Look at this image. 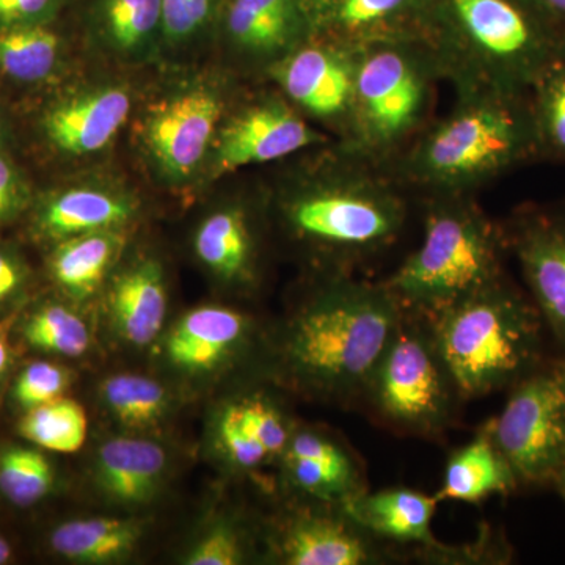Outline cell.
<instances>
[{"mask_svg": "<svg viewBox=\"0 0 565 565\" xmlns=\"http://www.w3.org/2000/svg\"><path fill=\"white\" fill-rule=\"evenodd\" d=\"M24 282V270L10 253L0 250V303L14 296Z\"/></svg>", "mask_w": 565, "mask_h": 565, "instance_id": "60d3db41", "label": "cell"}, {"mask_svg": "<svg viewBox=\"0 0 565 565\" xmlns=\"http://www.w3.org/2000/svg\"><path fill=\"white\" fill-rule=\"evenodd\" d=\"M24 337L32 348L65 356H81L90 349V330L79 315L63 305H46L31 316Z\"/></svg>", "mask_w": 565, "mask_h": 565, "instance_id": "1f68e13d", "label": "cell"}, {"mask_svg": "<svg viewBox=\"0 0 565 565\" xmlns=\"http://www.w3.org/2000/svg\"><path fill=\"white\" fill-rule=\"evenodd\" d=\"M553 487L559 492L561 497L565 501V463L561 467V470L557 471L556 478L553 479Z\"/></svg>", "mask_w": 565, "mask_h": 565, "instance_id": "ee69618b", "label": "cell"}, {"mask_svg": "<svg viewBox=\"0 0 565 565\" xmlns=\"http://www.w3.org/2000/svg\"><path fill=\"white\" fill-rule=\"evenodd\" d=\"M199 258L225 280H244L252 275L255 237L247 214L239 207L215 212L195 236Z\"/></svg>", "mask_w": 565, "mask_h": 565, "instance_id": "484cf974", "label": "cell"}, {"mask_svg": "<svg viewBox=\"0 0 565 565\" xmlns=\"http://www.w3.org/2000/svg\"><path fill=\"white\" fill-rule=\"evenodd\" d=\"M503 232L545 329L565 356V202L522 207Z\"/></svg>", "mask_w": 565, "mask_h": 565, "instance_id": "8fae6325", "label": "cell"}, {"mask_svg": "<svg viewBox=\"0 0 565 565\" xmlns=\"http://www.w3.org/2000/svg\"><path fill=\"white\" fill-rule=\"evenodd\" d=\"M141 537V527L134 520H71L51 535V545L58 555L76 563H110L128 556Z\"/></svg>", "mask_w": 565, "mask_h": 565, "instance_id": "4316f807", "label": "cell"}, {"mask_svg": "<svg viewBox=\"0 0 565 565\" xmlns=\"http://www.w3.org/2000/svg\"><path fill=\"white\" fill-rule=\"evenodd\" d=\"M11 557V548L9 545V542L3 541L2 537H0V565L9 563Z\"/></svg>", "mask_w": 565, "mask_h": 565, "instance_id": "f6af8a7d", "label": "cell"}, {"mask_svg": "<svg viewBox=\"0 0 565 565\" xmlns=\"http://www.w3.org/2000/svg\"><path fill=\"white\" fill-rule=\"evenodd\" d=\"M419 40L456 92L530 96L541 74L563 57L561 41L515 0H445Z\"/></svg>", "mask_w": 565, "mask_h": 565, "instance_id": "3957f363", "label": "cell"}, {"mask_svg": "<svg viewBox=\"0 0 565 565\" xmlns=\"http://www.w3.org/2000/svg\"><path fill=\"white\" fill-rule=\"evenodd\" d=\"M0 136H2V117H0Z\"/></svg>", "mask_w": 565, "mask_h": 565, "instance_id": "c3c4849f", "label": "cell"}, {"mask_svg": "<svg viewBox=\"0 0 565 565\" xmlns=\"http://www.w3.org/2000/svg\"><path fill=\"white\" fill-rule=\"evenodd\" d=\"M423 223L422 244L384 280L403 310L433 318L505 277L503 226L471 193L429 195Z\"/></svg>", "mask_w": 565, "mask_h": 565, "instance_id": "8992f818", "label": "cell"}, {"mask_svg": "<svg viewBox=\"0 0 565 565\" xmlns=\"http://www.w3.org/2000/svg\"><path fill=\"white\" fill-rule=\"evenodd\" d=\"M270 550L286 565H382L404 557L363 530L343 504L319 501L286 515Z\"/></svg>", "mask_w": 565, "mask_h": 565, "instance_id": "30bf717a", "label": "cell"}, {"mask_svg": "<svg viewBox=\"0 0 565 565\" xmlns=\"http://www.w3.org/2000/svg\"><path fill=\"white\" fill-rule=\"evenodd\" d=\"M52 484L50 460L35 449L10 448L0 456V492L11 503L21 508L39 503Z\"/></svg>", "mask_w": 565, "mask_h": 565, "instance_id": "d6a6232c", "label": "cell"}, {"mask_svg": "<svg viewBox=\"0 0 565 565\" xmlns=\"http://www.w3.org/2000/svg\"><path fill=\"white\" fill-rule=\"evenodd\" d=\"M539 154L565 161V58L541 74L530 92Z\"/></svg>", "mask_w": 565, "mask_h": 565, "instance_id": "f546056e", "label": "cell"}, {"mask_svg": "<svg viewBox=\"0 0 565 565\" xmlns=\"http://www.w3.org/2000/svg\"><path fill=\"white\" fill-rule=\"evenodd\" d=\"M520 487L552 486L565 463V370L544 362L509 390L486 423Z\"/></svg>", "mask_w": 565, "mask_h": 565, "instance_id": "9c48e42d", "label": "cell"}, {"mask_svg": "<svg viewBox=\"0 0 565 565\" xmlns=\"http://www.w3.org/2000/svg\"><path fill=\"white\" fill-rule=\"evenodd\" d=\"M427 319L463 403L511 390L544 363V319L505 277Z\"/></svg>", "mask_w": 565, "mask_h": 565, "instance_id": "277c9868", "label": "cell"}, {"mask_svg": "<svg viewBox=\"0 0 565 565\" xmlns=\"http://www.w3.org/2000/svg\"><path fill=\"white\" fill-rule=\"evenodd\" d=\"M401 318L403 307L384 281L329 275L323 289L286 323L278 356L300 385L356 407Z\"/></svg>", "mask_w": 565, "mask_h": 565, "instance_id": "6da1fadb", "label": "cell"}, {"mask_svg": "<svg viewBox=\"0 0 565 565\" xmlns=\"http://www.w3.org/2000/svg\"><path fill=\"white\" fill-rule=\"evenodd\" d=\"M11 359L9 334H7V327L0 323V377L6 374Z\"/></svg>", "mask_w": 565, "mask_h": 565, "instance_id": "7bdbcfd3", "label": "cell"}, {"mask_svg": "<svg viewBox=\"0 0 565 565\" xmlns=\"http://www.w3.org/2000/svg\"><path fill=\"white\" fill-rule=\"evenodd\" d=\"M104 20L120 50H136L162 24L161 0H106Z\"/></svg>", "mask_w": 565, "mask_h": 565, "instance_id": "836d02e7", "label": "cell"}, {"mask_svg": "<svg viewBox=\"0 0 565 565\" xmlns=\"http://www.w3.org/2000/svg\"><path fill=\"white\" fill-rule=\"evenodd\" d=\"M330 177L297 192L282 214L297 239L323 256L329 275H356L393 247L407 222L399 185L377 163L343 150Z\"/></svg>", "mask_w": 565, "mask_h": 565, "instance_id": "5b68a950", "label": "cell"}, {"mask_svg": "<svg viewBox=\"0 0 565 565\" xmlns=\"http://www.w3.org/2000/svg\"><path fill=\"white\" fill-rule=\"evenodd\" d=\"M122 243L125 239L115 230L63 239L52 253V277L74 299H88L102 285Z\"/></svg>", "mask_w": 565, "mask_h": 565, "instance_id": "d4e9b609", "label": "cell"}, {"mask_svg": "<svg viewBox=\"0 0 565 565\" xmlns=\"http://www.w3.org/2000/svg\"><path fill=\"white\" fill-rule=\"evenodd\" d=\"M437 498L407 487L370 492L344 504L356 523L393 548H405L426 563L460 564V546L440 544L433 533Z\"/></svg>", "mask_w": 565, "mask_h": 565, "instance_id": "9a60e30c", "label": "cell"}, {"mask_svg": "<svg viewBox=\"0 0 565 565\" xmlns=\"http://www.w3.org/2000/svg\"><path fill=\"white\" fill-rule=\"evenodd\" d=\"M245 559V546L239 531L230 525L215 526L193 545L185 557L189 565H237Z\"/></svg>", "mask_w": 565, "mask_h": 565, "instance_id": "8d00e7d4", "label": "cell"}, {"mask_svg": "<svg viewBox=\"0 0 565 565\" xmlns=\"http://www.w3.org/2000/svg\"><path fill=\"white\" fill-rule=\"evenodd\" d=\"M131 111V96L120 87L81 93L52 106L43 117V131L58 151L92 154L106 148Z\"/></svg>", "mask_w": 565, "mask_h": 565, "instance_id": "ac0fdd59", "label": "cell"}, {"mask_svg": "<svg viewBox=\"0 0 565 565\" xmlns=\"http://www.w3.org/2000/svg\"><path fill=\"white\" fill-rule=\"evenodd\" d=\"M557 360H559V363L563 364V367L565 370V356H561V359Z\"/></svg>", "mask_w": 565, "mask_h": 565, "instance_id": "7dc6e473", "label": "cell"}, {"mask_svg": "<svg viewBox=\"0 0 565 565\" xmlns=\"http://www.w3.org/2000/svg\"><path fill=\"white\" fill-rule=\"evenodd\" d=\"M278 462L286 486L308 501L344 505L367 490L360 457L327 430L294 429Z\"/></svg>", "mask_w": 565, "mask_h": 565, "instance_id": "2e32d148", "label": "cell"}, {"mask_svg": "<svg viewBox=\"0 0 565 565\" xmlns=\"http://www.w3.org/2000/svg\"><path fill=\"white\" fill-rule=\"evenodd\" d=\"M422 3L423 0H311L303 10L323 39L363 47L377 41L418 39L411 22L418 20Z\"/></svg>", "mask_w": 565, "mask_h": 565, "instance_id": "e0dca14e", "label": "cell"}, {"mask_svg": "<svg viewBox=\"0 0 565 565\" xmlns=\"http://www.w3.org/2000/svg\"><path fill=\"white\" fill-rule=\"evenodd\" d=\"M128 200L98 189H70L43 204L36 226L50 239H70L95 232L117 230L131 218Z\"/></svg>", "mask_w": 565, "mask_h": 565, "instance_id": "cb8c5ba5", "label": "cell"}, {"mask_svg": "<svg viewBox=\"0 0 565 565\" xmlns=\"http://www.w3.org/2000/svg\"><path fill=\"white\" fill-rule=\"evenodd\" d=\"M54 3L55 0H0V28L36 24Z\"/></svg>", "mask_w": 565, "mask_h": 565, "instance_id": "ab89813d", "label": "cell"}, {"mask_svg": "<svg viewBox=\"0 0 565 565\" xmlns=\"http://www.w3.org/2000/svg\"><path fill=\"white\" fill-rule=\"evenodd\" d=\"M214 0H161L163 31L172 40L188 39L210 18Z\"/></svg>", "mask_w": 565, "mask_h": 565, "instance_id": "74e56055", "label": "cell"}, {"mask_svg": "<svg viewBox=\"0 0 565 565\" xmlns=\"http://www.w3.org/2000/svg\"><path fill=\"white\" fill-rule=\"evenodd\" d=\"M530 2L548 17L565 20V0H530Z\"/></svg>", "mask_w": 565, "mask_h": 565, "instance_id": "b9f144b4", "label": "cell"}, {"mask_svg": "<svg viewBox=\"0 0 565 565\" xmlns=\"http://www.w3.org/2000/svg\"><path fill=\"white\" fill-rule=\"evenodd\" d=\"M25 188L14 163L0 154V225L10 221L24 203Z\"/></svg>", "mask_w": 565, "mask_h": 565, "instance_id": "f35d334b", "label": "cell"}, {"mask_svg": "<svg viewBox=\"0 0 565 565\" xmlns=\"http://www.w3.org/2000/svg\"><path fill=\"white\" fill-rule=\"evenodd\" d=\"M215 170L218 174L244 167L280 161L322 143L296 107L282 99H264L233 117L217 134Z\"/></svg>", "mask_w": 565, "mask_h": 565, "instance_id": "5bb4252c", "label": "cell"}, {"mask_svg": "<svg viewBox=\"0 0 565 565\" xmlns=\"http://www.w3.org/2000/svg\"><path fill=\"white\" fill-rule=\"evenodd\" d=\"M462 404L429 319L403 310L360 405L386 429L430 440L451 429Z\"/></svg>", "mask_w": 565, "mask_h": 565, "instance_id": "ba28073f", "label": "cell"}, {"mask_svg": "<svg viewBox=\"0 0 565 565\" xmlns=\"http://www.w3.org/2000/svg\"><path fill=\"white\" fill-rule=\"evenodd\" d=\"M103 397L115 418L131 429H145L158 423L169 403L166 390L158 382L131 374L107 379Z\"/></svg>", "mask_w": 565, "mask_h": 565, "instance_id": "4dcf8cb0", "label": "cell"}, {"mask_svg": "<svg viewBox=\"0 0 565 565\" xmlns=\"http://www.w3.org/2000/svg\"><path fill=\"white\" fill-rule=\"evenodd\" d=\"M440 77L419 39L360 47L351 122L341 148L377 166L388 161L422 129Z\"/></svg>", "mask_w": 565, "mask_h": 565, "instance_id": "52a82bcc", "label": "cell"}, {"mask_svg": "<svg viewBox=\"0 0 565 565\" xmlns=\"http://www.w3.org/2000/svg\"><path fill=\"white\" fill-rule=\"evenodd\" d=\"M109 313L115 332L126 343L141 348L159 337L167 315L166 281L159 263L143 259L115 278Z\"/></svg>", "mask_w": 565, "mask_h": 565, "instance_id": "44dd1931", "label": "cell"}, {"mask_svg": "<svg viewBox=\"0 0 565 565\" xmlns=\"http://www.w3.org/2000/svg\"><path fill=\"white\" fill-rule=\"evenodd\" d=\"M61 61V39L43 24L0 28V71L10 79H50Z\"/></svg>", "mask_w": 565, "mask_h": 565, "instance_id": "83f0119b", "label": "cell"}, {"mask_svg": "<svg viewBox=\"0 0 565 565\" xmlns=\"http://www.w3.org/2000/svg\"><path fill=\"white\" fill-rule=\"evenodd\" d=\"M88 418L77 401L57 397L39 407L29 408L20 424L22 437L47 451H79L85 444Z\"/></svg>", "mask_w": 565, "mask_h": 565, "instance_id": "f1b7e54d", "label": "cell"}, {"mask_svg": "<svg viewBox=\"0 0 565 565\" xmlns=\"http://www.w3.org/2000/svg\"><path fill=\"white\" fill-rule=\"evenodd\" d=\"M561 55L565 58V39L561 41Z\"/></svg>", "mask_w": 565, "mask_h": 565, "instance_id": "bcb514c9", "label": "cell"}, {"mask_svg": "<svg viewBox=\"0 0 565 565\" xmlns=\"http://www.w3.org/2000/svg\"><path fill=\"white\" fill-rule=\"evenodd\" d=\"M534 154L530 96L460 90L455 109L405 152L399 174L429 195L471 193Z\"/></svg>", "mask_w": 565, "mask_h": 565, "instance_id": "7a4b0ae2", "label": "cell"}, {"mask_svg": "<svg viewBox=\"0 0 565 565\" xmlns=\"http://www.w3.org/2000/svg\"><path fill=\"white\" fill-rule=\"evenodd\" d=\"M360 47L319 40L300 44L273 66L274 79L289 102L316 120L348 136Z\"/></svg>", "mask_w": 565, "mask_h": 565, "instance_id": "7c38bea8", "label": "cell"}, {"mask_svg": "<svg viewBox=\"0 0 565 565\" xmlns=\"http://www.w3.org/2000/svg\"><path fill=\"white\" fill-rule=\"evenodd\" d=\"M516 489L520 486L512 468L482 424L468 444L448 457L440 490L434 497L438 503L479 504L492 497H508Z\"/></svg>", "mask_w": 565, "mask_h": 565, "instance_id": "ffe728a7", "label": "cell"}, {"mask_svg": "<svg viewBox=\"0 0 565 565\" xmlns=\"http://www.w3.org/2000/svg\"><path fill=\"white\" fill-rule=\"evenodd\" d=\"M68 386V373L54 363L35 362L29 364L14 384L13 396L17 403L29 408L57 399Z\"/></svg>", "mask_w": 565, "mask_h": 565, "instance_id": "d590c367", "label": "cell"}, {"mask_svg": "<svg viewBox=\"0 0 565 565\" xmlns=\"http://www.w3.org/2000/svg\"><path fill=\"white\" fill-rule=\"evenodd\" d=\"M300 17L305 10L297 0H232L226 25L237 46L280 61L297 46Z\"/></svg>", "mask_w": 565, "mask_h": 565, "instance_id": "603a6c76", "label": "cell"}, {"mask_svg": "<svg viewBox=\"0 0 565 565\" xmlns=\"http://www.w3.org/2000/svg\"><path fill=\"white\" fill-rule=\"evenodd\" d=\"M218 440L230 462L239 470L255 471L274 460L262 441L248 429L236 403L226 405L223 411L218 422Z\"/></svg>", "mask_w": 565, "mask_h": 565, "instance_id": "e575fe53", "label": "cell"}, {"mask_svg": "<svg viewBox=\"0 0 565 565\" xmlns=\"http://www.w3.org/2000/svg\"><path fill=\"white\" fill-rule=\"evenodd\" d=\"M166 467V451L154 441L111 438L99 451L96 478L110 500L140 504L156 493Z\"/></svg>", "mask_w": 565, "mask_h": 565, "instance_id": "7402d4cb", "label": "cell"}, {"mask_svg": "<svg viewBox=\"0 0 565 565\" xmlns=\"http://www.w3.org/2000/svg\"><path fill=\"white\" fill-rule=\"evenodd\" d=\"M250 321L225 307H203L185 315L167 340L170 362L189 373L217 367L243 348Z\"/></svg>", "mask_w": 565, "mask_h": 565, "instance_id": "d6986e66", "label": "cell"}, {"mask_svg": "<svg viewBox=\"0 0 565 565\" xmlns=\"http://www.w3.org/2000/svg\"><path fill=\"white\" fill-rule=\"evenodd\" d=\"M222 114V95L215 88H185L156 104L145 117V143L163 172L185 180L206 156Z\"/></svg>", "mask_w": 565, "mask_h": 565, "instance_id": "4fadbf2b", "label": "cell"}]
</instances>
